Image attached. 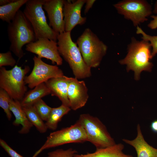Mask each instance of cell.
<instances>
[{
	"instance_id": "obj_1",
	"label": "cell",
	"mask_w": 157,
	"mask_h": 157,
	"mask_svg": "<svg viewBox=\"0 0 157 157\" xmlns=\"http://www.w3.org/2000/svg\"><path fill=\"white\" fill-rule=\"evenodd\" d=\"M151 48L149 42L142 39L139 41L132 37L128 45L127 55L119 61L120 64L126 65L127 71L134 72V78L136 80L139 79L143 71H151L153 65L150 61L152 58Z\"/></svg>"
},
{
	"instance_id": "obj_2",
	"label": "cell",
	"mask_w": 157,
	"mask_h": 157,
	"mask_svg": "<svg viewBox=\"0 0 157 157\" xmlns=\"http://www.w3.org/2000/svg\"><path fill=\"white\" fill-rule=\"evenodd\" d=\"M7 32L10 43V51L19 60L25 54L23 46L36 40L33 29L23 11L19 10L14 19L8 24Z\"/></svg>"
},
{
	"instance_id": "obj_3",
	"label": "cell",
	"mask_w": 157,
	"mask_h": 157,
	"mask_svg": "<svg viewBox=\"0 0 157 157\" xmlns=\"http://www.w3.org/2000/svg\"><path fill=\"white\" fill-rule=\"evenodd\" d=\"M71 32H65L58 34V49L60 55L68 63L75 78L78 79L90 77L91 69L84 62L76 43L72 40Z\"/></svg>"
},
{
	"instance_id": "obj_4",
	"label": "cell",
	"mask_w": 157,
	"mask_h": 157,
	"mask_svg": "<svg viewBox=\"0 0 157 157\" xmlns=\"http://www.w3.org/2000/svg\"><path fill=\"white\" fill-rule=\"evenodd\" d=\"M76 43L86 65L90 68L99 66L106 53L107 46L88 28L85 29Z\"/></svg>"
},
{
	"instance_id": "obj_5",
	"label": "cell",
	"mask_w": 157,
	"mask_h": 157,
	"mask_svg": "<svg viewBox=\"0 0 157 157\" xmlns=\"http://www.w3.org/2000/svg\"><path fill=\"white\" fill-rule=\"evenodd\" d=\"M44 0H28L23 11L34 30L36 40L45 38L57 42L58 34L48 24L43 10Z\"/></svg>"
},
{
	"instance_id": "obj_6",
	"label": "cell",
	"mask_w": 157,
	"mask_h": 157,
	"mask_svg": "<svg viewBox=\"0 0 157 157\" xmlns=\"http://www.w3.org/2000/svg\"><path fill=\"white\" fill-rule=\"evenodd\" d=\"M30 71L27 65L22 68L16 65L9 70L3 67H0V88L5 90L12 99L20 101L26 92L24 79Z\"/></svg>"
},
{
	"instance_id": "obj_7",
	"label": "cell",
	"mask_w": 157,
	"mask_h": 157,
	"mask_svg": "<svg viewBox=\"0 0 157 157\" xmlns=\"http://www.w3.org/2000/svg\"><path fill=\"white\" fill-rule=\"evenodd\" d=\"M78 121L86 133L87 141L93 144L97 149L106 148L116 143L106 126L97 117L88 114H81Z\"/></svg>"
},
{
	"instance_id": "obj_8",
	"label": "cell",
	"mask_w": 157,
	"mask_h": 157,
	"mask_svg": "<svg viewBox=\"0 0 157 157\" xmlns=\"http://www.w3.org/2000/svg\"><path fill=\"white\" fill-rule=\"evenodd\" d=\"M87 141L83 127L77 121L70 126L50 133L42 147L32 157H36L44 149L72 143H82Z\"/></svg>"
},
{
	"instance_id": "obj_9",
	"label": "cell",
	"mask_w": 157,
	"mask_h": 157,
	"mask_svg": "<svg viewBox=\"0 0 157 157\" xmlns=\"http://www.w3.org/2000/svg\"><path fill=\"white\" fill-rule=\"evenodd\" d=\"M113 6L119 14L131 20L136 27L147 21L153 13L151 5L144 0H124Z\"/></svg>"
},
{
	"instance_id": "obj_10",
	"label": "cell",
	"mask_w": 157,
	"mask_h": 157,
	"mask_svg": "<svg viewBox=\"0 0 157 157\" xmlns=\"http://www.w3.org/2000/svg\"><path fill=\"white\" fill-rule=\"evenodd\" d=\"M34 65L30 74L25 77L24 81L28 87L32 89L38 85L53 78L64 76L63 71L57 65L47 64L41 58L34 56Z\"/></svg>"
},
{
	"instance_id": "obj_11",
	"label": "cell",
	"mask_w": 157,
	"mask_h": 157,
	"mask_svg": "<svg viewBox=\"0 0 157 157\" xmlns=\"http://www.w3.org/2000/svg\"><path fill=\"white\" fill-rule=\"evenodd\" d=\"M26 50L36 54L41 58L51 61L53 64L61 65L63 59L59 52L57 42L45 38H39L26 46Z\"/></svg>"
},
{
	"instance_id": "obj_12",
	"label": "cell",
	"mask_w": 157,
	"mask_h": 157,
	"mask_svg": "<svg viewBox=\"0 0 157 157\" xmlns=\"http://www.w3.org/2000/svg\"><path fill=\"white\" fill-rule=\"evenodd\" d=\"M86 0H63V13L65 32H71L77 25L85 23L86 17H83L81 11Z\"/></svg>"
},
{
	"instance_id": "obj_13",
	"label": "cell",
	"mask_w": 157,
	"mask_h": 157,
	"mask_svg": "<svg viewBox=\"0 0 157 157\" xmlns=\"http://www.w3.org/2000/svg\"><path fill=\"white\" fill-rule=\"evenodd\" d=\"M63 7V0H44L43 8L47 13L49 25L58 34L65 32Z\"/></svg>"
},
{
	"instance_id": "obj_14",
	"label": "cell",
	"mask_w": 157,
	"mask_h": 157,
	"mask_svg": "<svg viewBox=\"0 0 157 157\" xmlns=\"http://www.w3.org/2000/svg\"><path fill=\"white\" fill-rule=\"evenodd\" d=\"M67 96L71 109L76 110L84 106L89 98L88 89L85 82L71 77L68 87Z\"/></svg>"
},
{
	"instance_id": "obj_15",
	"label": "cell",
	"mask_w": 157,
	"mask_h": 157,
	"mask_svg": "<svg viewBox=\"0 0 157 157\" xmlns=\"http://www.w3.org/2000/svg\"><path fill=\"white\" fill-rule=\"evenodd\" d=\"M71 78L64 75L50 79L44 83L50 90L51 96L57 97L62 102V104L69 107L67 92Z\"/></svg>"
},
{
	"instance_id": "obj_16",
	"label": "cell",
	"mask_w": 157,
	"mask_h": 157,
	"mask_svg": "<svg viewBox=\"0 0 157 157\" xmlns=\"http://www.w3.org/2000/svg\"><path fill=\"white\" fill-rule=\"evenodd\" d=\"M137 136L134 139H123L122 140L135 148L137 157H157V148L150 145L145 140L139 124L137 125Z\"/></svg>"
},
{
	"instance_id": "obj_17",
	"label": "cell",
	"mask_w": 157,
	"mask_h": 157,
	"mask_svg": "<svg viewBox=\"0 0 157 157\" xmlns=\"http://www.w3.org/2000/svg\"><path fill=\"white\" fill-rule=\"evenodd\" d=\"M10 109L15 117L13 125L15 126L21 125L22 126L19 133L23 134L28 133L33 125L28 119L20 101L11 98L10 101Z\"/></svg>"
},
{
	"instance_id": "obj_18",
	"label": "cell",
	"mask_w": 157,
	"mask_h": 157,
	"mask_svg": "<svg viewBox=\"0 0 157 157\" xmlns=\"http://www.w3.org/2000/svg\"><path fill=\"white\" fill-rule=\"evenodd\" d=\"M124 148L122 144H116L106 148L97 149L93 153L80 154H76L74 157H133L131 155L124 153L123 151Z\"/></svg>"
},
{
	"instance_id": "obj_19",
	"label": "cell",
	"mask_w": 157,
	"mask_h": 157,
	"mask_svg": "<svg viewBox=\"0 0 157 157\" xmlns=\"http://www.w3.org/2000/svg\"><path fill=\"white\" fill-rule=\"evenodd\" d=\"M50 94V92L44 83L35 87L28 92L20 101L22 107L32 106L42 98Z\"/></svg>"
},
{
	"instance_id": "obj_20",
	"label": "cell",
	"mask_w": 157,
	"mask_h": 157,
	"mask_svg": "<svg viewBox=\"0 0 157 157\" xmlns=\"http://www.w3.org/2000/svg\"><path fill=\"white\" fill-rule=\"evenodd\" d=\"M28 0H15L8 4L0 6V19L8 24L14 19L20 8Z\"/></svg>"
},
{
	"instance_id": "obj_21",
	"label": "cell",
	"mask_w": 157,
	"mask_h": 157,
	"mask_svg": "<svg viewBox=\"0 0 157 157\" xmlns=\"http://www.w3.org/2000/svg\"><path fill=\"white\" fill-rule=\"evenodd\" d=\"M71 109L70 107L63 104L58 107L52 108L49 118L45 123L47 129L55 130L57 127L58 124L63 117L67 114Z\"/></svg>"
},
{
	"instance_id": "obj_22",
	"label": "cell",
	"mask_w": 157,
	"mask_h": 157,
	"mask_svg": "<svg viewBox=\"0 0 157 157\" xmlns=\"http://www.w3.org/2000/svg\"><path fill=\"white\" fill-rule=\"evenodd\" d=\"M28 119L40 133L46 132L47 129L45 123L37 113L33 105L22 107Z\"/></svg>"
},
{
	"instance_id": "obj_23",
	"label": "cell",
	"mask_w": 157,
	"mask_h": 157,
	"mask_svg": "<svg viewBox=\"0 0 157 157\" xmlns=\"http://www.w3.org/2000/svg\"><path fill=\"white\" fill-rule=\"evenodd\" d=\"M33 106L42 119L46 121L52 108L47 105L42 99L36 101Z\"/></svg>"
},
{
	"instance_id": "obj_24",
	"label": "cell",
	"mask_w": 157,
	"mask_h": 157,
	"mask_svg": "<svg viewBox=\"0 0 157 157\" xmlns=\"http://www.w3.org/2000/svg\"><path fill=\"white\" fill-rule=\"evenodd\" d=\"M11 98L4 90L0 88V106L4 110L9 120L12 118L11 112L10 109V101Z\"/></svg>"
},
{
	"instance_id": "obj_25",
	"label": "cell",
	"mask_w": 157,
	"mask_h": 157,
	"mask_svg": "<svg viewBox=\"0 0 157 157\" xmlns=\"http://www.w3.org/2000/svg\"><path fill=\"white\" fill-rule=\"evenodd\" d=\"M136 33L142 35V40L149 42L151 45L152 50L151 56L153 58L157 53V36H152L146 33L139 26L136 27Z\"/></svg>"
},
{
	"instance_id": "obj_26",
	"label": "cell",
	"mask_w": 157,
	"mask_h": 157,
	"mask_svg": "<svg viewBox=\"0 0 157 157\" xmlns=\"http://www.w3.org/2000/svg\"><path fill=\"white\" fill-rule=\"evenodd\" d=\"M76 154L77 151L72 148L66 150L61 149L49 152L47 157H74Z\"/></svg>"
},
{
	"instance_id": "obj_27",
	"label": "cell",
	"mask_w": 157,
	"mask_h": 157,
	"mask_svg": "<svg viewBox=\"0 0 157 157\" xmlns=\"http://www.w3.org/2000/svg\"><path fill=\"white\" fill-rule=\"evenodd\" d=\"M16 61L13 57L10 51L5 53H0V67L9 66L14 67L16 65Z\"/></svg>"
},
{
	"instance_id": "obj_28",
	"label": "cell",
	"mask_w": 157,
	"mask_h": 157,
	"mask_svg": "<svg viewBox=\"0 0 157 157\" xmlns=\"http://www.w3.org/2000/svg\"><path fill=\"white\" fill-rule=\"evenodd\" d=\"M0 145L10 157H23L11 148L3 140L0 139Z\"/></svg>"
},
{
	"instance_id": "obj_29",
	"label": "cell",
	"mask_w": 157,
	"mask_h": 157,
	"mask_svg": "<svg viewBox=\"0 0 157 157\" xmlns=\"http://www.w3.org/2000/svg\"><path fill=\"white\" fill-rule=\"evenodd\" d=\"M150 17L152 18L148 24V27L151 29L157 28V15H151Z\"/></svg>"
},
{
	"instance_id": "obj_30",
	"label": "cell",
	"mask_w": 157,
	"mask_h": 157,
	"mask_svg": "<svg viewBox=\"0 0 157 157\" xmlns=\"http://www.w3.org/2000/svg\"><path fill=\"white\" fill-rule=\"evenodd\" d=\"M96 1L95 0H86L85 5L84 11L85 14H86L88 12L90 9L92 7Z\"/></svg>"
},
{
	"instance_id": "obj_31",
	"label": "cell",
	"mask_w": 157,
	"mask_h": 157,
	"mask_svg": "<svg viewBox=\"0 0 157 157\" xmlns=\"http://www.w3.org/2000/svg\"><path fill=\"white\" fill-rule=\"evenodd\" d=\"M151 128L153 131L157 133V120H154L151 123Z\"/></svg>"
},
{
	"instance_id": "obj_32",
	"label": "cell",
	"mask_w": 157,
	"mask_h": 157,
	"mask_svg": "<svg viewBox=\"0 0 157 157\" xmlns=\"http://www.w3.org/2000/svg\"><path fill=\"white\" fill-rule=\"evenodd\" d=\"M15 0H0V6L5 5L14 1Z\"/></svg>"
},
{
	"instance_id": "obj_33",
	"label": "cell",
	"mask_w": 157,
	"mask_h": 157,
	"mask_svg": "<svg viewBox=\"0 0 157 157\" xmlns=\"http://www.w3.org/2000/svg\"><path fill=\"white\" fill-rule=\"evenodd\" d=\"M153 13L156 14H157V0L155 3Z\"/></svg>"
}]
</instances>
